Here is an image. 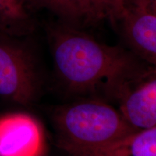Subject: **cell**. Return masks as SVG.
<instances>
[{"label":"cell","mask_w":156,"mask_h":156,"mask_svg":"<svg viewBox=\"0 0 156 156\" xmlns=\"http://www.w3.org/2000/svg\"><path fill=\"white\" fill-rule=\"evenodd\" d=\"M56 75L71 92L103 89L112 95L142 61L129 49L101 43L82 28L58 20L46 27Z\"/></svg>","instance_id":"1"},{"label":"cell","mask_w":156,"mask_h":156,"mask_svg":"<svg viewBox=\"0 0 156 156\" xmlns=\"http://www.w3.org/2000/svg\"><path fill=\"white\" fill-rule=\"evenodd\" d=\"M53 123L56 145L64 156H92L134 132L118 108L96 99L58 107Z\"/></svg>","instance_id":"2"},{"label":"cell","mask_w":156,"mask_h":156,"mask_svg":"<svg viewBox=\"0 0 156 156\" xmlns=\"http://www.w3.org/2000/svg\"><path fill=\"white\" fill-rule=\"evenodd\" d=\"M25 37L0 33V97L28 106L36 100L41 82L36 54Z\"/></svg>","instance_id":"3"},{"label":"cell","mask_w":156,"mask_h":156,"mask_svg":"<svg viewBox=\"0 0 156 156\" xmlns=\"http://www.w3.org/2000/svg\"><path fill=\"white\" fill-rule=\"evenodd\" d=\"M121 114L134 131L156 126V66L142 62L112 95Z\"/></svg>","instance_id":"4"},{"label":"cell","mask_w":156,"mask_h":156,"mask_svg":"<svg viewBox=\"0 0 156 156\" xmlns=\"http://www.w3.org/2000/svg\"><path fill=\"white\" fill-rule=\"evenodd\" d=\"M44 136L36 119L24 113L0 116V156H41Z\"/></svg>","instance_id":"5"},{"label":"cell","mask_w":156,"mask_h":156,"mask_svg":"<svg viewBox=\"0 0 156 156\" xmlns=\"http://www.w3.org/2000/svg\"><path fill=\"white\" fill-rule=\"evenodd\" d=\"M113 25L128 49L138 58L156 66V15L144 9L125 5Z\"/></svg>","instance_id":"6"},{"label":"cell","mask_w":156,"mask_h":156,"mask_svg":"<svg viewBox=\"0 0 156 156\" xmlns=\"http://www.w3.org/2000/svg\"><path fill=\"white\" fill-rule=\"evenodd\" d=\"M38 12L33 0H0V33L29 36L36 29Z\"/></svg>","instance_id":"7"},{"label":"cell","mask_w":156,"mask_h":156,"mask_svg":"<svg viewBox=\"0 0 156 156\" xmlns=\"http://www.w3.org/2000/svg\"><path fill=\"white\" fill-rule=\"evenodd\" d=\"M39 11L46 9L58 20L77 28L97 23L88 0H33Z\"/></svg>","instance_id":"8"},{"label":"cell","mask_w":156,"mask_h":156,"mask_svg":"<svg viewBox=\"0 0 156 156\" xmlns=\"http://www.w3.org/2000/svg\"><path fill=\"white\" fill-rule=\"evenodd\" d=\"M92 156H156V126L132 132Z\"/></svg>","instance_id":"9"},{"label":"cell","mask_w":156,"mask_h":156,"mask_svg":"<svg viewBox=\"0 0 156 156\" xmlns=\"http://www.w3.org/2000/svg\"><path fill=\"white\" fill-rule=\"evenodd\" d=\"M97 22L107 19L114 23L125 9L126 0H88Z\"/></svg>","instance_id":"10"},{"label":"cell","mask_w":156,"mask_h":156,"mask_svg":"<svg viewBox=\"0 0 156 156\" xmlns=\"http://www.w3.org/2000/svg\"><path fill=\"white\" fill-rule=\"evenodd\" d=\"M125 5L137 7L156 15V0H126Z\"/></svg>","instance_id":"11"}]
</instances>
